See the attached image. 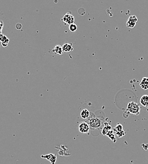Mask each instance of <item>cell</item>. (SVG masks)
Instances as JSON below:
<instances>
[{
  "mask_svg": "<svg viewBox=\"0 0 148 164\" xmlns=\"http://www.w3.org/2000/svg\"><path fill=\"white\" fill-rule=\"evenodd\" d=\"M51 52L54 53V54H58V55H62L63 53V51L62 49V46H59V45H57L54 48L51 50Z\"/></svg>",
  "mask_w": 148,
  "mask_h": 164,
  "instance_id": "cell-8",
  "label": "cell"
},
{
  "mask_svg": "<svg viewBox=\"0 0 148 164\" xmlns=\"http://www.w3.org/2000/svg\"><path fill=\"white\" fill-rule=\"evenodd\" d=\"M22 25L21 23H17V24L16 25V29L20 30L22 28Z\"/></svg>",
  "mask_w": 148,
  "mask_h": 164,
  "instance_id": "cell-20",
  "label": "cell"
},
{
  "mask_svg": "<svg viewBox=\"0 0 148 164\" xmlns=\"http://www.w3.org/2000/svg\"><path fill=\"white\" fill-rule=\"evenodd\" d=\"M40 157L42 158L47 159V160L51 162V163L52 164H55L57 161V157H56V155L54 153H49V154H47L46 155H42Z\"/></svg>",
  "mask_w": 148,
  "mask_h": 164,
  "instance_id": "cell-6",
  "label": "cell"
},
{
  "mask_svg": "<svg viewBox=\"0 0 148 164\" xmlns=\"http://www.w3.org/2000/svg\"><path fill=\"white\" fill-rule=\"evenodd\" d=\"M58 153L61 156H67L70 155V153H68V147L64 145H61L60 146V150H59Z\"/></svg>",
  "mask_w": 148,
  "mask_h": 164,
  "instance_id": "cell-7",
  "label": "cell"
},
{
  "mask_svg": "<svg viewBox=\"0 0 148 164\" xmlns=\"http://www.w3.org/2000/svg\"><path fill=\"white\" fill-rule=\"evenodd\" d=\"M140 103L141 104L145 107H148V95H144L142 96L140 100Z\"/></svg>",
  "mask_w": 148,
  "mask_h": 164,
  "instance_id": "cell-11",
  "label": "cell"
},
{
  "mask_svg": "<svg viewBox=\"0 0 148 164\" xmlns=\"http://www.w3.org/2000/svg\"><path fill=\"white\" fill-rule=\"evenodd\" d=\"M9 42H10V40H9V39H7L5 41H4V42H1V44H2L3 47H7V46H8V44H9Z\"/></svg>",
  "mask_w": 148,
  "mask_h": 164,
  "instance_id": "cell-18",
  "label": "cell"
},
{
  "mask_svg": "<svg viewBox=\"0 0 148 164\" xmlns=\"http://www.w3.org/2000/svg\"><path fill=\"white\" fill-rule=\"evenodd\" d=\"M79 131L81 133H88L90 131V126L87 122H82L78 126Z\"/></svg>",
  "mask_w": 148,
  "mask_h": 164,
  "instance_id": "cell-5",
  "label": "cell"
},
{
  "mask_svg": "<svg viewBox=\"0 0 148 164\" xmlns=\"http://www.w3.org/2000/svg\"><path fill=\"white\" fill-rule=\"evenodd\" d=\"M77 25L76 24L73 23L70 25H69V29L71 32H76L77 30Z\"/></svg>",
  "mask_w": 148,
  "mask_h": 164,
  "instance_id": "cell-16",
  "label": "cell"
},
{
  "mask_svg": "<svg viewBox=\"0 0 148 164\" xmlns=\"http://www.w3.org/2000/svg\"><path fill=\"white\" fill-rule=\"evenodd\" d=\"M113 131L115 133L121 132V131H124V127H123V126L121 124H117V126L113 129Z\"/></svg>",
  "mask_w": 148,
  "mask_h": 164,
  "instance_id": "cell-14",
  "label": "cell"
},
{
  "mask_svg": "<svg viewBox=\"0 0 148 164\" xmlns=\"http://www.w3.org/2000/svg\"><path fill=\"white\" fill-rule=\"evenodd\" d=\"M61 20L66 24L70 25L73 24L74 22H75V17H74L73 15H71L70 12H68V13H67L63 16V18L61 19Z\"/></svg>",
  "mask_w": 148,
  "mask_h": 164,
  "instance_id": "cell-3",
  "label": "cell"
},
{
  "mask_svg": "<svg viewBox=\"0 0 148 164\" xmlns=\"http://www.w3.org/2000/svg\"><path fill=\"white\" fill-rule=\"evenodd\" d=\"M90 111L88 109H86L82 110L81 111V113H80L81 117L83 119H88L90 117Z\"/></svg>",
  "mask_w": 148,
  "mask_h": 164,
  "instance_id": "cell-12",
  "label": "cell"
},
{
  "mask_svg": "<svg viewBox=\"0 0 148 164\" xmlns=\"http://www.w3.org/2000/svg\"><path fill=\"white\" fill-rule=\"evenodd\" d=\"M141 87L143 90H147L148 89V78L147 77H144L140 83Z\"/></svg>",
  "mask_w": 148,
  "mask_h": 164,
  "instance_id": "cell-10",
  "label": "cell"
},
{
  "mask_svg": "<svg viewBox=\"0 0 148 164\" xmlns=\"http://www.w3.org/2000/svg\"><path fill=\"white\" fill-rule=\"evenodd\" d=\"M88 124H89L90 128L96 129L101 128L102 125V121L98 117H92L89 119Z\"/></svg>",
  "mask_w": 148,
  "mask_h": 164,
  "instance_id": "cell-2",
  "label": "cell"
},
{
  "mask_svg": "<svg viewBox=\"0 0 148 164\" xmlns=\"http://www.w3.org/2000/svg\"><path fill=\"white\" fill-rule=\"evenodd\" d=\"M106 136H108V137L110 138L111 139H112V140L114 143H116V135H115L114 132H113V130L110 131L108 133L107 135H106Z\"/></svg>",
  "mask_w": 148,
  "mask_h": 164,
  "instance_id": "cell-15",
  "label": "cell"
},
{
  "mask_svg": "<svg viewBox=\"0 0 148 164\" xmlns=\"http://www.w3.org/2000/svg\"><path fill=\"white\" fill-rule=\"evenodd\" d=\"M62 49L63 52H71L72 51H73V44H69V43H65L64 44H63V46H62Z\"/></svg>",
  "mask_w": 148,
  "mask_h": 164,
  "instance_id": "cell-9",
  "label": "cell"
},
{
  "mask_svg": "<svg viewBox=\"0 0 148 164\" xmlns=\"http://www.w3.org/2000/svg\"><path fill=\"white\" fill-rule=\"evenodd\" d=\"M137 20H138L137 18L135 15L130 16L126 23L127 27L131 28H134L135 26V25H136V23L137 22Z\"/></svg>",
  "mask_w": 148,
  "mask_h": 164,
  "instance_id": "cell-4",
  "label": "cell"
},
{
  "mask_svg": "<svg viewBox=\"0 0 148 164\" xmlns=\"http://www.w3.org/2000/svg\"><path fill=\"white\" fill-rule=\"evenodd\" d=\"M127 110L129 113L135 114V115H139L140 114L141 111V107L138 104L134 102H130L127 105Z\"/></svg>",
  "mask_w": 148,
  "mask_h": 164,
  "instance_id": "cell-1",
  "label": "cell"
},
{
  "mask_svg": "<svg viewBox=\"0 0 148 164\" xmlns=\"http://www.w3.org/2000/svg\"><path fill=\"white\" fill-rule=\"evenodd\" d=\"M116 135H117V136L119 137V138H121L122 136H124V135L125 134V132L124 131H121V132H118V133H116Z\"/></svg>",
  "mask_w": 148,
  "mask_h": 164,
  "instance_id": "cell-19",
  "label": "cell"
},
{
  "mask_svg": "<svg viewBox=\"0 0 148 164\" xmlns=\"http://www.w3.org/2000/svg\"><path fill=\"white\" fill-rule=\"evenodd\" d=\"M111 130H112V126L110 125H105L101 131V134L103 135H104V136H106V135H107L109 131Z\"/></svg>",
  "mask_w": 148,
  "mask_h": 164,
  "instance_id": "cell-13",
  "label": "cell"
},
{
  "mask_svg": "<svg viewBox=\"0 0 148 164\" xmlns=\"http://www.w3.org/2000/svg\"><path fill=\"white\" fill-rule=\"evenodd\" d=\"M7 39H8L6 35H4L3 34H0V41H1V42H4V41H5Z\"/></svg>",
  "mask_w": 148,
  "mask_h": 164,
  "instance_id": "cell-17",
  "label": "cell"
}]
</instances>
